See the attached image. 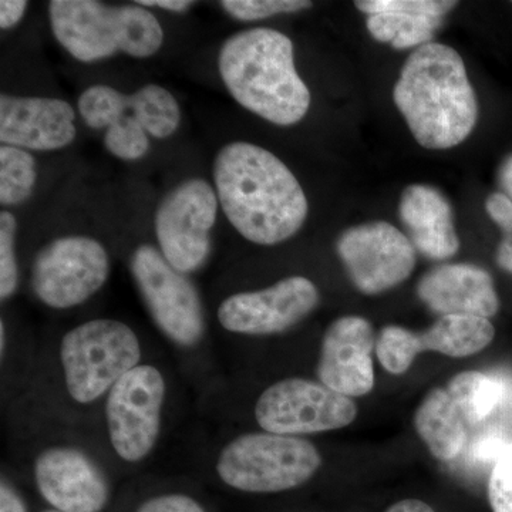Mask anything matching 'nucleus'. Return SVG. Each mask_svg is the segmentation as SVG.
<instances>
[{"mask_svg":"<svg viewBox=\"0 0 512 512\" xmlns=\"http://www.w3.org/2000/svg\"><path fill=\"white\" fill-rule=\"evenodd\" d=\"M376 353L380 365L392 373L403 375L419 355L416 348V333L400 326H387L376 340Z\"/></svg>","mask_w":512,"mask_h":512,"instance_id":"nucleus-27","label":"nucleus"},{"mask_svg":"<svg viewBox=\"0 0 512 512\" xmlns=\"http://www.w3.org/2000/svg\"><path fill=\"white\" fill-rule=\"evenodd\" d=\"M338 254L360 292L377 295L402 284L416 266V248L389 222H370L343 232Z\"/></svg>","mask_w":512,"mask_h":512,"instance_id":"nucleus-14","label":"nucleus"},{"mask_svg":"<svg viewBox=\"0 0 512 512\" xmlns=\"http://www.w3.org/2000/svg\"><path fill=\"white\" fill-rule=\"evenodd\" d=\"M128 512H214L200 491L181 481L147 485Z\"/></svg>","mask_w":512,"mask_h":512,"instance_id":"nucleus-26","label":"nucleus"},{"mask_svg":"<svg viewBox=\"0 0 512 512\" xmlns=\"http://www.w3.org/2000/svg\"><path fill=\"white\" fill-rule=\"evenodd\" d=\"M400 218L413 247L431 259L451 258L460 249L453 210L447 198L429 185H410L400 200Z\"/></svg>","mask_w":512,"mask_h":512,"instance_id":"nucleus-19","label":"nucleus"},{"mask_svg":"<svg viewBox=\"0 0 512 512\" xmlns=\"http://www.w3.org/2000/svg\"><path fill=\"white\" fill-rule=\"evenodd\" d=\"M80 117L93 130H106L104 146L119 160L137 161L150 151V138L138 119L131 94L96 84L84 90L77 103Z\"/></svg>","mask_w":512,"mask_h":512,"instance_id":"nucleus-18","label":"nucleus"},{"mask_svg":"<svg viewBox=\"0 0 512 512\" xmlns=\"http://www.w3.org/2000/svg\"><path fill=\"white\" fill-rule=\"evenodd\" d=\"M393 99L417 143L427 150L458 146L477 124V96L466 64L443 43H427L409 56Z\"/></svg>","mask_w":512,"mask_h":512,"instance_id":"nucleus-4","label":"nucleus"},{"mask_svg":"<svg viewBox=\"0 0 512 512\" xmlns=\"http://www.w3.org/2000/svg\"><path fill=\"white\" fill-rule=\"evenodd\" d=\"M488 498L494 512H512V444H508L494 464Z\"/></svg>","mask_w":512,"mask_h":512,"instance_id":"nucleus-31","label":"nucleus"},{"mask_svg":"<svg viewBox=\"0 0 512 512\" xmlns=\"http://www.w3.org/2000/svg\"><path fill=\"white\" fill-rule=\"evenodd\" d=\"M508 444L505 443L503 437L498 434H487V436L481 437L480 440L476 441L471 447V457L478 463H497L498 458L504 453L505 448Z\"/></svg>","mask_w":512,"mask_h":512,"instance_id":"nucleus-34","label":"nucleus"},{"mask_svg":"<svg viewBox=\"0 0 512 512\" xmlns=\"http://www.w3.org/2000/svg\"><path fill=\"white\" fill-rule=\"evenodd\" d=\"M493 323L480 316H441L426 332L416 333L417 353L437 352L451 357L476 355L493 342Z\"/></svg>","mask_w":512,"mask_h":512,"instance_id":"nucleus-21","label":"nucleus"},{"mask_svg":"<svg viewBox=\"0 0 512 512\" xmlns=\"http://www.w3.org/2000/svg\"><path fill=\"white\" fill-rule=\"evenodd\" d=\"M417 295L431 311L446 315L491 318L500 309L493 278L480 266L451 264L421 278Z\"/></svg>","mask_w":512,"mask_h":512,"instance_id":"nucleus-17","label":"nucleus"},{"mask_svg":"<svg viewBox=\"0 0 512 512\" xmlns=\"http://www.w3.org/2000/svg\"><path fill=\"white\" fill-rule=\"evenodd\" d=\"M25 0H2L0 2V28L9 30L18 26L28 10Z\"/></svg>","mask_w":512,"mask_h":512,"instance_id":"nucleus-35","label":"nucleus"},{"mask_svg":"<svg viewBox=\"0 0 512 512\" xmlns=\"http://www.w3.org/2000/svg\"><path fill=\"white\" fill-rule=\"evenodd\" d=\"M128 269L148 315L170 343L185 375L197 380L202 394L222 379L212 372L208 346V322L197 286L190 275L177 271L150 244L138 245L130 255Z\"/></svg>","mask_w":512,"mask_h":512,"instance_id":"nucleus-7","label":"nucleus"},{"mask_svg":"<svg viewBox=\"0 0 512 512\" xmlns=\"http://www.w3.org/2000/svg\"><path fill=\"white\" fill-rule=\"evenodd\" d=\"M319 301L311 279L288 276L268 288L232 293L218 303L215 319L228 335L265 338L295 328L318 308Z\"/></svg>","mask_w":512,"mask_h":512,"instance_id":"nucleus-13","label":"nucleus"},{"mask_svg":"<svg viewBox=\"0 0 512 512\" xmlns=\"http://www.w3.org/2000/svg\"><path fill=\"white\" fill-rule=\"evenodd\" d=\"M37 512H59V511L52 510V508L43 507L42 510H39Z\"/></svg>","mask_w":512,"mask_h":512,"instance_id":"nucleus-40","label":"nucleus"},{"mask_svg":"<svg viewBox=\"0 0 512 512\" xmlns=\"http://www.w3.org/2000/svg\"><path fill=\"white\" fill-rule=\"evenodd\" d=\"M131 97L147 134L165 140L177 133L181 109L173 93L160 84H146Z\"/></svg>","mask_w":512,"mask_h":512,"instance_id":"nucleus-24","label":"nucleus"},{"mask_svg":"<svg viewBox=\"0 0 512 512\" xmlns=\"http://www.w3.org/2000/svg\"><path fill=\"white\" fill-rule=\"evenodd\" d=\"M177 383L154 357L121 377L101 404L92 437L116 473L147 466L167 436Z\"/></svg>","mask_w":512,"mask_h":512,"instance_id":"nucleus-5","label":"nucleus"},{"mask_svg":"<svg viewBox=\"0 0 512 512\" xmlns=\"http://www.w3.org/2000/svg\"><path fill=\"white\" fill-rule=\"evenodd\" d=\"M49 20L60 46L82 63L117 55L148 59L164 43L156 16L133 3L113 6L97 0H53Z\"/></svg>","mask_w":512,"mask_h":512,"instance_id":"nucleus-9","label":"nucleus"},{"mask_svg":"<svg viewBox=\"0 0 512 512\" xmlns=\"http://www.w3.org/2000/svg\"><path fill=\"white\" fill-rule=\"evenodd\" d=\"M355 5L360 12L367 13L369 16L386 12H402L441 19L456 8L458 2H450V0H360Z\"/></svg>","mask_w":512,"mask_h":512,"instance_id":"nucleus-30","label":"nucleus"},{"mask_svg":"<svg viewBox=\"0 0 512 512\" xmlns=\"http://www.w3.org/2000/svg\"><path fill=\"white\" fill-rule=\"evenodd\" d=\"M488 215L503 231L512 237V200L508 195L495 192L485 202Z\"/></svg>","mask_w":512,"mask_h":512,"instance_id":"nucleus-33","label":"nucleus"},{"mask_svg":"<svg viewBox=\"0 0 512 512\" xmlns=\"http://www.w3.org/2000/svg\"><path fill=\"white\" fill-rule=\"evenodd\" d=\"M37 181L35 157L23 148L0 147V204L15 207L32 197Z\"/></svg>","mask_w":512,"mask_h":512,"instance_id":"nucleus-25","label":"nucleus"},{"mask_svg":"<svg viewBox=\"0 0 512 512\" xmlns=\"http://www.w3.org/2000/svg\"><path fill=\"white\" fill-rule=\"evenodd\" d=\"M0 512H32L22 480L9 464H3L0 476Z\"/></svg>","mask_w":512,"mask_h":512,"instance_id":"nucleus-32","label":"nucleus"},{"mask_svg":"<svg viewBox=\"0 0 512 512\" xmlns=\"http://www.w3.org/2000/svg\"><path fill=\"white\" fill-rule=\"evenodd\" d=\"M110 274V254L100 241L87 235H64L36 252L30 288L46 308L72 311L96 296Z\"/></svg>","mask_w":512,"mask_h":512,"instance_id":"nucleus-10","label":"nucleus"},{"mask_svg":"<svg viewBox=\"0 0 512 512\" xmlns=\"http://www.w3.org/2000/svg\"><path fill=\"white\" fill-rule=\"evenodd\" d=\"M18 221L9 211L0 212V301L8 302L19 291Z\"/></svg>","mask_w":512,"mask_h":512,"instance_id":"nucleus-28","label":"nucleus"},{"mask_svg":"<svg viewBox=\"0 0 512 512\" xmlns=\"http://www.w3.org/2000/svg\"><path fill=\"white\" fill-rule=\"evenodd\" d=\"M148 356L144 340L123 320H84L63 332L50 348H37L35 365L20 394L92 436L107 394Z\"/></svg>","mask_w":512,"mask_h":512,"instance_id":"nucleus-1","label":"nucleus"},{"mask_svg":"<svg viewBox=\"0 0 512 512\" xmlns=\"http://www.w3.org/2000/svg\"><path fill=\"white\" fill-rule=\"evenodd\" d=\"M252 416L258 430L305 437L349 426L357 416L352 397L303 377H286L256 396Z\"/></svg>","mask_w":512,"mask_h":512,"instance_id":"nucleus-11","label":"nucleus"},{"mask_svg":"<svg viewBox=\"0 0 512 512\" xmlns=\"http://www.w3.org/2000/svg\"><path fill=\"white\" fill-rule=\"evenodd\" d=\"M497 262L501 268L512 274V237L511 235H504L500 247L497 251Z\"/></svg>","mask_w":512,"mask_h":512,"instance_id":"nucleus-37","label":"nucleus"},{"mask_svg":"<svg viewBox=\"0 0 512 512\" xmlns=\"http://www.w3.org/2000/svg\"><path fill=\"white\" fill-rule=\"evenodd\" d=\"M323 458L305 437L266 431L215 437L205 448V474L221 488L239 494H279L308 484L318 474Z\"/></svg>","mask_w":512,"mask_h":512,"instance_id":"nucleus-8","label":"nucleus"},{"mask_svg":"<svg viewBox=\"0 0 512 512\" xmlns=\"http://www.w3.org/2000/svg\"><path fill=\"white\" fill-rule=\"evenodd\" d=\"M77 136L76 111L55 97L0 96V141L28 151H56Z\"/></svg>","mask_w":512,"mask_h":512,"instance_id":"nucleus-16","label":"nucleus"},{"mask_svg":"<svg viewBox=\"0 0 512 512\" xmlns=\"http://www.w3.org/2000/svg\"><path fill=\"white\" fill-rule=\"evenodd\" d=\"M212 175L225 217L252 244H282L308 218L302 185L265 148L245 141L227 144L215 157Z\"/></svg>","mask_w":512,"mask_h":512,"instance_id":"nucleus-3","label":"nucleus"},{"mask_svg":"<svg viewBox=\"0 0 512 512\" xmlns=\"http://www.w3.org/2000/svg\"><path fill=\"white\" fill-rule=\"evenodd\" d=\"M447 392L470 423H480L504 402L507 387L498 377L463 372L451 379Z\"/></svg>","mask_w":512,"mask_h":512,"instance_id":"nucleus-22","label":"nucleus"},{"mask_svg":"<svg viewBox=\"0 0 512 512\" xmlns=\"http://www.w3.org/2000/svg\"><path fill=\"white\" fill-rule=\"evenodd\" d=\"M218 207L217 191L202 178L178 184L158 205L154 218L157 248L177 271L191 276L210 261Z\"/></svg>","mask_w":512,"mask_h":512,"instance_id":"nucleus-12","label":"nucleus"},{"mask_svg":"<svg viewBox=\"0 0 512 512\" xmlns=\"http://www.w3.org/2000/svg\"><path fill=\"white\" fill-rule=\"evenodd\" d=\"M367 30L377 42L390 43L397 50L431 43L441 19L413 13L386 12L367 18Z\"/></svg>","mask_w":512,"mask_h":512,"instance_id":"nucleus-23","label":"nucleus"},{"mask_svg":"<svg viewBox=\"0 0 512 512\" xmlns=\"http://www.w3.org/2000/svg\"><path fill=\"white\" fill-rule=\"evenodd\" d=\"M8 417L12 468L45 507L110 510L119 474L90 434L55 419L23 394L8 403Z\"/></svg>","mask_w":512,"mask_h":512,"instance_id":"nucleus-2","label":"nucleus"},{"mask_svg":"<svg viewBox=\"0 0 512 512\" xmlns=\"http://www.w3.org/2000/svg\"><path fill=\"white\" fill-rule=\"evenodd\" d=\"M220 5L231 18L241 22H254V20L272 18L284 13L301 12L311 8L312 2L308 0H224Z\"/></svg>","mask_w":512,"mask_h":512,"instance_id":"nucleus-29","label":"nucleus"},{"mask_svg":"<svg viewBox=\"0 0 512 512\" xmlns=\"http://www.w3.org/2000/svg\"><path fill=\"white\" fill-rule=\"evenodd\" d=\"M218 70L239 106L276 126L305 119L312 96L299 76L293 43L279 30H242L225 40Z\"/></svg>","mask_w":512,"mask_h":512,"instance_id":"nucleus-6","label":"nucleus"},{"mask_svg":"<svg viewBox=\"0 0 512 512\" xmlns=\"http://www.w3.org/2000/svg\"><path fill=\"white\" fill-rule=\"evenodd\" d=\"M375 333L360 316H343L323 335L316 375L318 382L348 397L365 396L375 386L372 353Z\"/></svg>","mask_w":512,"mask_h":512,"instance_id":"nucleus-15","label":"nucleus"},{"mask_svg":"<svg viewBox=\"0 0 512 512\" xmlns=\"http://www.w3.org/2000/svg\"><path fill=\"white\" fill-rule=\"evenodd\" d=\"M386 512H436L430 505L423 503L420 500H409L399 501V503L392 505Z\"/></svg>","mask_w":512,"mask_h":512,"instance_id":"nucleus-38","label":"nucleus"},{"mask_svg":"<svg viewBox=\"0 0 512 512\" xmlns=\"http://www.w3.org/2000/svg\"><path fill=\"white\" fill-rule=\"evenodd\" d=\"M414 426L437 460H454L466 446L463 414L447 390L434 389L424 397L414 416Z\"/></svg>","mask_w":512,"mask_h":512,"instance_id":"nucleus-20","label":"nucleus"},{"mask_svg":"<svg viewBox=\"0 0 512 512\" xmlns=\"http://www.w3.org/2000/svg\"><path fill=\"white\" fill-rule=\"evenodd\" d=\"M501 184L512 198V157L508 158L501 168Z\"/></svg>","mask_w":512,"mask_h":512,"instance_id":"nucleus-39","label":"nucleus"},{"mask_svg":"<svg viewBox=\"0 0 512 512\" xmlns=\"http://www.w3.org/2000/svg\"><path fill=\"white\" fill-rule=\"evenodd\" d=\"M137 5L143 8H158L170 10L174 13H184L194 5V2H187V0H138Z\"/></svg>","mask_w":512,"mask_h":512,"instance_id":"nucleus-36","label":"nucleus"}]
</instances>
